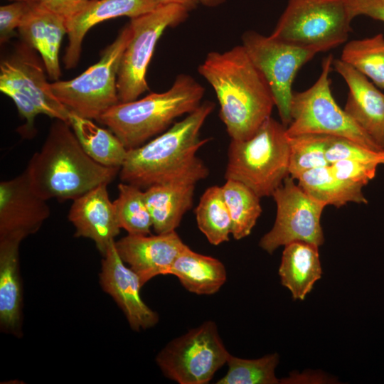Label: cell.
I'll return each instance as SVG.
<instances>
[{"instance_id":"obj_1","label":"cell","mask_w":384,"mask_h":384,"mask_svg":"<svg viewBox=\"0 0 384 384\" xmlns=\"http://www.w3.org/2000/svg\"><path fill=\"white\" fill-rule=\"evenodd\" d=\"M198 71L215 91L231 139L250 138L271 117L272 93L242 45L208 53Z\"/></svg>"},{"instance_id":"obj_2","label":"cell","mask_w":384,"mask_h":384,"mask_svg":"<svg viewBox=\"0 0 384 384\" xmlns=\"http://www.w3.org/2000/svg\"><path fill=\"white\" fill-rule=\"evenodd\" d=\"M214 108L212 101H204L161 134L127 150L119 173L122 182L144 190L179 178H206L208 169L196 154L209 141L200 137V131Z\"/></svg>"},{"instance_id":"obj_3","label":"cell","mask_w":384,"mask_h":384,"mask_svg":"<svg viewBox=\"0 0 384 384\" xmlns=\"http://www.w3.org/2000/svg\"><path fill=\"white\" fill-rule=\"evenodd\" d=\"M26 169L43 199L74 200L100 184H109L119 168L101 165L82 149L70 124L55 119L41 149Z\"/></svg>"},{"instance_id":"obj_4","label":"cell","mask_w":384,"mask_h":384,"mask_svg":"<svg viewBox=\"0 0 384 384\" xmlns=\"http://www.w3.org/2000/svg\"><path fill=\"white\" fill-rule=\"evenodd\" d=\"M204 94V87L192 76L180 74L166 91L119 102L97 121L112 131L127 150L134 149L165 132L176 118L194 111Z\"/></svg>"},{"instance_id":"obj_5","label":"cell","mask_w":384,"mask_h":384,"mask_svg":"<svg viewBox=\"0 0 384 384\" xmlns=\"http://www.w3.org/2000/svg\"><path fill=\"white\" fill-rule=\"evenodd\" d=\"M286 128L270 117L250 138L231 139L225 178L242 182L260 198L272 196L289 176Z\"/></svg>"},{"instance_id":"obj_6","label":"cell","mask_w":384,"mask_h":384,"mask_svg":"<svg viewBox=\"0 0 384 384\" xmlns=\"http://www.w3.org/2000/svg\"><path fill=\"white\" fill-rule=\"evenodd\" d=\"M353 19L345 0H288L270 36L318 53L346 42Z\"/></svg>"},{"instance_id":"obj_7","label":"cell","mask_w":384,"mask_h":384,"mask_svg":"<svg viewBox=\"0 0 384 384\" xmlns=\"http://www.w3.org/2000/svg\"><path fill=\"white\" fill-rule=\"evenodd\" d=\"M32 49L26 43L21 44L0 65V90L14 101L25 119L18 130L26 138L34 136V120L38 114L68 122L70 114L53 94Z\"/></svg>"},{"instance_id":"obj_8","label":"cell","mask_w":384,"mask_h":384,"mask_svg":"<svg viewBox=\"0 0 384 384\" xmlns=\"http://www.w3.org/2000/svg\"><path fill=\"white\" fill-rule=\"evenodd\" d=\"M132 34L129 23L104 50L97 63L72 80L50 82L53 94L69 112L97 120L119 102L117 73Z\"/></svg>"},{"instance_id":"obj_9","label":"cell","mask_w":384,"mask_h":384,"mask_svg":"<svg viewBox=\"0 0 384 384\" xmlns=\"http://www.w3.org/2000/svg\"><path fill=\"white\" fill-rule=\"evenodd\" d=\"M333 60L331 54L323 59L321 74L311 87L302 92H293L292 122L286 128L287 135L322 134L338 136L371 149L384 150L335 101L330 78Z\"/></svg>"},{"instance_id":"obj_10","label":"cell","mask_w":384,"mask_h":384,"mask_svg":"<svg viewBox=\"0 0 384 384\" xmlns=\"http://www.w3.org/2000/svg\"><path fill=\"white\" fill-rule=\"evenodd\" d=\"M230 354L215 322L206 321L169 342L156 362L166 378L179 384H206Z\"/></svg>"},{"instance_id":"obj_11","label":"cell","mask_w":384,"mask_h":384,"mask_svg":"<svg viewBox=\"0 0 384 384\" xmlns=\"http://www.w3.org/2000/svg\"><path fill=\"white\" fill-rule=\"evenodd\" d=\"M188 11L178 4L158 6L132 18V37L121 58L117 78L119 102L134 101L149 90L146 79L149 63L164 31L183 21Z\"/></svg>"},{"instance_id":"obj_12","label":"cell","mask_w":384,"mask_h":384,"mask_svg":"<svg viewBox=\"0 0 384 384\" xmlns=\"http://www.w3.org/2000/svg\"><path fill=\"white\" fill-rule=\"evenodd\" d=\"M242 41L270 88L282 124L287 127L292 122L293 81L299 70L316 53L253 31L245 32Z\"/></svg>"},{"instance_id":"obj_13","label":"cell","mask_w":384,"mask_h":384,"mask_svg":"<svg viewBox=\"0 0 384 384\" xmlns=\"http://www.w3.org/2000/svg\"><path fill=\"white\" fill-rule=\"evenodd\" d=\"M294 180L287 176L272 196L277 206L275 221L259 242V246L270 254L293 242L318 247L324 242L321 216L326 206L310 197Z\"/></svg>"},{"instance_id":"obj_14","label":"cell","mask_w":384,"mask_h":384,"mask_svg":"<svg viewBox=\"0 0 384 384\" xmlns=\"http://www.w3.org/2000/svg\"><path fill=\"white\" fill-rule=\"evenodd\" d=\"M50 215L47 201L34 190L26 169L0 183V240L21 242L38 232Z\"/></svg>"},{"instance_id":"obj_15","label":"cell","mask_w":384,"mask_h":384,"mask_svg":"<svg viewBox=\"0 0 384 384\" xmlns=\"http://www.w3.org/2000/svg\"><path fill=\"white\" fill-rule=\"evenodd\" d=\"M99 282L124 313L134 331L146 330L159 322L158 314L141 297L142 284L138 274L122 260L114 241L102 255Z\"/></svg>"},{"instance_id":"obj_16","label":"cell","mask_w":384,"mask_h":384,"mask_svg":"<svg viewBox=\"0 0 384 384\" xmlns=\"http://www.w3.org/2000/svg\"><path fill=\"white\" fill-rule=\"evenodd\" d=\"M115 246L143 286L156 276L169 274L174 261L187 247L176 231L146 235L127 234L115 240Z\"/></svg>"},{"instance_id":"obj_17","label":"cell","mask_w":384,"mask_h":384,"mask_svg":"<svg viewBox=\"0 0 384 384\" xmlns=\"http://www.w3.org/2000/svg\"><path fill=\"white\" fill-rule=\"evenodd\" d=\"M107 185L100 184L74 199L68 213L75 228L74 235L92 240L102 255L121 229Z\"/></svg>"},{"instance_id":"obj_18","label":"cell","mask_w":384,"mask_h":384,"mask_svg":"<svg viewBox=\"0 0 384 384\" xmlns=\"http://www.w3.org/2000/svg\"><path fill=\"white\" fill-rule=\"evenodd\" d=\"M332 65L348 87L347 114L384 149V94L366 76L341 59Z\"/></svg>"},{"instance_id":"obj_19","label":"cell","mask_w":384,"mask_h":384,"mask_svg":"<svg viewBox=\"0 0 384 384\" xmlns=\"http://www.w3.org/2000/svg\"><path fill=\"white\" fill-rule=\"evenodd\" d=\"M159 6V0H90L78 13L66 20L68 45L63 56L65 67L75 68L78 63L85 34L104 21L119 16L134 18Z\"/></svg>"},{"instance_id":"obj_20","label":"cell","mask_w":384,"mask_h":384,"mask_svg":"<svg viewBox=\"0 0 384 384\" xmlns=\"http://www.w3.org/2000/svg\"><path fill=\"white\" fill-rule=\"evenodd\" d=\"M18 30L24 43L39 53L50 79L58 80L61 75L59 50L68 32L66 18L40 1H32Z\"/></svg>"},{"instance_id":"obj_21","label":"cell","mask_w":384,"mask_h":384,"mask_svg":"<svg viewBox=\"0 0 384 384\" xmlns=\"http://www.w3.org/2000/svg\"><path fill=\"white\" fill-rule=\"evenodd\" d=\"M198 181L184 178L156 184L144 190L146 204L156 233L176 231L184 214L192 207Z\"/></svg>"},{"instance_id":"obj_22","label":"cell","mask_w":384,"mask_h":384,"mask_svg":"<svg viewBox=\"0 0 384 384\" xmlns=\"http://www.w3.org/2000/svg\"><path fill=\"white\" fill-rule=\"evenodd\" d=\"M20 244L15 240H0V328L16 337L23 335Z\"/></svg>"},{"instance_id":"obj_23","label":"cell","mask_w":384,"mask_h":384,"mask_svg":"<svg viewBox=\"0 0 384 384\" xmlns=\"http://www.w3.org/2000/svg\"><path fill=\"white\" fill-rule=\"evenodd\" d=\"M321 273L318 246L301 241L284 246L279 274L294 299L303 300Z\"/></svg>"},{"instance_id":"obj_24","label":"cell","mask_w":384,"mask_h":384,"mask_svg":"<svg viewBox=\"0 0 384 384\" xmlns=\"http://www.w3.org/2000/svg\"><path fill=\"white\" fill-rule=\"evenodd\" d=\"M169 274L176 276L188 292L199 295L216 293L227 279L224 265L218 259L187 246L174 261Z\"/></svg>"},{"instance_id":"obj_25","label":"cell","mask_w":384,"mask_h":384,"mask_svg":"<svg viewBox=\"0 0 384 384\" xmlns=\"http://www.w3.org/2000/svg\"><path fill=\"white\" fill-rule=\"evenodd\" d=\"M68 122L90 158L105 166L121 168L127 149L112 131L97 126L90 119L70 112Z\"/></svg>"},{"instance_id":"obj_26","label":"cell","mask_w":384,"mask_h":384,"mask_svg":"<svg viewBox=\"0 0 384 384\" xmlns=\"http://www.w3.org/2000/svg\"><path fill=\"white\" fill-rule=\"evenodd\" d=\"M298 185L312 198L340 208L348 203L367 204L361 186L337 178L330 166L316 168L304 172L298 178Z\"/></svg>"},{"instance_id":"obj_27","label":"cell","mask_w":384,"mask_h":384,"mask_svg":"<svg viewBox=\"0 0 384 384\" xmlns=\"http://www.w3.org/2000/svg\"><path fill=\"white\" fill-rule=\"evenodd\" d=\"M222 187L231 219V235L235 240L248 236L262 213L260 197L248 186L228 179Z\"/></svg>"},{"instance_id":"obj_28","label":"cell","mask_w":384,"mask_h":384,"mask_svg":"<svg viewBox=\"0 0 384 384\" xmlns=\"http://www.w3.org/2000/svg\"><path fill=\"white\" fill-rule=\"evenodd\" d=\"M195 213L199 230L210 244L218 245L228 241L231 219L221 186H212L204 191Z\"/></svg>"},{"instance_id":"obj_29","label":"cell","mask_w":384,"mask_h":384,"mask_svg":"<svg viewBox=\"0 0 384 384\" xmlns=\"http://www.w3.org/2000/svg\"><path fill=\"white\" fill-rule=\"evenodd\" d=\"M363 75L373 83L384 89V36L353 40L343 47L340 58Z\"/></svg>"},{"instance_id":"obj_30","label":"cell","mask_w":384,"mask_h":384,"mask_svg":"<svg viewBox=\"0 0 384 384\" xmlns=\"http://www.w3.org/2000/svg\"><path fill=\"white\" fill-rule=\"evenodd\" d=\"M117 188L118 196L113 203L121 228L129 235L151 234L152 220L144 190L124 182L119 183Z\"/></svg>"},{"instance_id":"obj_31","label":"cell","mask_w":384,"mask_h":384,"mask_svg":"<svg viewBox=\"0 0 384 384\" xmlns=\"http://www.w3.org/2000/svg\"><path fill=\"white\" fill-rule=\"evenodd\" d=\"M279 363L277 353L266 355L257 359H245L230 354L228 371L219 379L217 384H277L279 380L275 375V368Z\"/></svg>"},{"instance_id":"obj_32","label":"cell","mask_w":384,"mask_h":384,"mask_svg":"<svg viewBox=\"0 0 384 384\" xmlns=\"http://www.w3.org/2000/svg\"><path fill=\"white\" fill-rule=\"evenodd\" d=\"M327 134L287 136L289 146V175L294 179L309 170L329 166L326 157Z\"/></svg>"},{"instance_id":"obj_33","label":"cell","mask_w":384,"mask_h":384,"mask_svg":"<svg viewBox=\"0 0 384 384\" xmlns=\"http://www.w3.org/2000/svg\"><path fill=\"white\" fill-rule=\"evenodd\" d=\"M326 157L329 165L341 160H351L384 165V150H374L351 139L328 135Z\"/></svg>"},{"instance_id":"obj_34","label":"cell","mask_w":384,"mask_h":384,"mask_svg":"<svg viewBox=\"0 0 384 384\" xmlns=\"http://www.w3.org/2000/svg\"><path fill=\"white\" fill-rule=\"evenodd\" d=\"M329 166L337 178L363 187L375 178L379 165L375 163L341 160Z\"/></svg>"},{"instance_id":"obj_35","label":"cell","mask_w":384,"mask_h":384,"mask_svg":"<svg viewBox=\"0 0 384 384\" xmlns=\"http://www.w3.org/2000/svg\"><path fill=\"white\" fill-rule=\"evenodd\" d=\"M32 1H17L0 7V41L5 43L14 35L28 11Z\"/></svg>"},{"instance_id":"obj_36","label":"cell","mask_w":384,"mask_h":384,"mask_svg":"<svg viewBox=\"0 0 384 384\" xmlns=\"http://www.w3.org/2000/svg\"><path fill=\"white\" fill-rule=\"evenodd\" d=\"M353 18L365 16L384 23V0H345Z\"/></svg>"},{"instance_id":"obj_37","label":"cell","mask_w":384,"mask_h":384,"mask_svg":"<svg viewBox=\"0 0 384 384\" xmlns=\"http://www.w3.org/2000/svg\"><path fill=\"white\" fill-rule=\"evenodd\" d=\"M89 1L90 0H41L40 3L67 20L80 11Z\"/></svg>"},{"instance_id":"obj_38","label":"cell","mask_w":384,"mask_h":384,"mask_svg":"<svg viewBox=\"0 0 384 384\" xmlns=\"http://www.w3.org/2000/svg\"><path fill=\"white\" fill-rule=\"evenodd\" d=\"M202 0H159V6L166 4H178L186 9L188 11L194 9Z\"/></svg>"},{"instance_id":"obj_39","label":"cell","mask_w":384,"mask_h":384,"mask_svg":"<svg viewBox=\"0 0 384 384\" xmlns=\"http://www.w3.org/2000/svg\"><path fill=\"white\" fill-rule=\"evenodd\" d=\"M225 0H202V3L203 5L209 7H213L217 6L222 3H223Z\"/></svg>"},{"instance_id":"obj_40","label":"cell","mask_w":384,"mask_h":384,"mask_svg":"<svg viewBox=\"0 0 384 384\" xmlns=\"http://www.w3.org/2000/svg\"><path fill=\"white\" fill-rule=\"evenodd\" d=\"M16 1H40L41 0H16Z\"/></svg>"}]
</instances>
